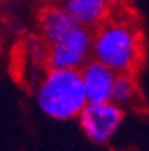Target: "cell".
<instances>
[{"instance_id": "277c9868", "label": "cell", "mask_w": 149, "mask_h": 151, "mask_svg": "<svg viewBox=\"0 0 149 151\" xmlns=\"http://www.w3.org/2000/svg\"><path fill=\"white\" fill-rule=\"evenodd\" d=\"M92 58V31L74 24L63 36L47 45V67L79 70Z\"/></svg>"}, {"instance_id": "8fae6325", "label": "cell", "mask_w": 149, "mask_h": 151, "mask_svg": "<svg viewBox=\"0 0 149 151\" xmlns=\"http://www.w3.org/2000/svg\"><path fill=\"white\" fill-rule=\"evenodd\" d=\"M42 4H63V0H42Z\"/></svg>"}, {"instance_id": "7a4b0ae2", "label": "cell", "mask_w": 149, "mask_h": 151, "mask_svg": "<svg viewBox=\"0 0 149 151\" xmlns=\"http://www.w3.org/2000/svg\"><path fill=\"white\" fill-rule=\"evenodd\" d=\"M34 104L52 121H74L86 104L79 70L45 67L32 85Z\"/></svg>"}, {"instance_id": "30bf717a", "label": "cell", "mask_w": 149, "mask_h": 151, "mask_svg": "<svg viewBox=\"0 0 149 151\" xmlns=\"http://www.w3.org/2000/svg\"><path fill=\"white\" fill-rule=\"evenodd\" d=\"M108 2L111 4V7H113V9H115V7H119V6H120V4L124 2V0H108Z\"/></svg>"}, {"instance_id": "5b68a950", "label": "cell", "mask_w": 149, "mask_h": 151, "mask_svg": "<svg viewBox=\"0 0 149 151\" xmlns=\"http://www.w3.org/2000/svg\"><path fill=\"white\" fill-rule=\"evenodd\" d=\"M79 76H81V85L85 90L86 103L110 101L111 88H113V81H115V72L111 68L90 58L79 68Z\"/></svg>"}, {"instance_id": "6da1fadb", "label": "cell", "mask_w": 149, "mask_h": 151, "mask_svg": "<svg viewBox=\"0 0 149 151\" xmlns=\"http://www.w3.org/2000/svg\"><path fill=\"white\" fill-rule=\"evenodd\" d=\"M144 56V40L137 22L129 14L111 13L92 31V60L115 74L135 72Z\"/></svg>"}, {"instance_id": "ba28073f", "label": "cell", "mask_w": 149, "mask_h": 151, "mask_svg": "<svg viewBox=\"0 0 149 151\" xmlns=\"http://www.w3.org/2000/svg\"><path fill=\"white\" fill-rule=\"evenodd\" d=\"M110 101L115 103L117 106H120L124 111L128 108H135L140 103V90H138V83L135 79L133 72L115 74Z\"/></svg>"}, {"instance_id": "8992f818", "label": "cell", "mask_w": 149, "mask_h": 151, "mask_svg": "<svg viewBox=\"0 0 149 151\" xmlns=\"http://www.w3.org/2000/svg\"><path fill=\"white\" fill-rule=\"evenodd\" d=\"M65 11L81 27L94 31L113 13V7L108 0H63Z\"/></svg>"}, {"instance_id": "3957f363", "label": "cell", "mask_w": 149, "mask_h": 151, "mask_svg": "<svg viewBox=\"0 0 149 151\" xmlns=\"http://www.w3.org/2000/svg\"><path fill=\"white\" fill-rule=\"evenodd\" d=\"M76 121L90 142L108 144L124 124V110L111 101L86 103Z\"/></svg>"}, {"instance_id": "52a82bcc", "label": "cell", "mask_w": 149, "mask_h": 151, "mask_svg": "<svg viewBox=\"0 0 149 151\" xmlns=\"http://www.w3.org/2000/svg\"><path fill=\"white\" fill-rule=\"evenodd\" d=\"M72 25L74 20L61 4H43L38 13V36L47 45L63 36Z\"/></svg>"}, {"instance_id": "9c48e42d", "label": "cell", "mask_w": 149, "mask_h": 151, "mask_svg": "<svg viewBox=\"0 0 149 151\" xmlns=\"http://www.w3.org/2000/svg\"><path fill=\"white\" fill-rule=\"evenodd\" d=\"M25 52H27V58H29L31 65L40 67V70H43V67H47V43L38 34L27 38Z\"/></svg>"}, {"instance_id": "7c38bea8", "label": "cell", "mask_w": 149, "mask_h": 151, "mask_svg": "<svg viewBox=\"0 0 149 151\" xmlns=\"http://www.w3.org/2000/svg\"><path fill=\"white\" fill-rule=\"evenodd\" d=\"M29 2H32V4H42V0H29Z\"/></svg>"}]
</instances>
